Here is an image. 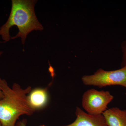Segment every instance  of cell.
Returning a JSON list of instances; mask_svg holds the SVG:
<instances>
[{"instance_id":"obj_1","label":"cell","mask_w":126,"mask_h":126,"mask_svg":"<svg viewBox=\"0 0 126 126\" xmlns=\"http://www.w3.org/2000/svg\"><path fill=\"white\" fill-rule=\"evenodd\" d=\"M36 1L12 0L11 11L6 23L0 28V35L6 42L11 39H21L24 44L27 35L34 30L44 28L38 20L34 11Z\"/></svg>"},{"instance_id":"obj_2","label":"cell","mask_w":126,"mask_h":126,"mask_svg":"<svg viewBox=\"0 0 126 126\" xmlns=\"http://www.w3.org/2000/svg\"><path fill=\"white\" fill-rule=\"evenodd\" d=\"M0 87L4 95L0 100L1 126H15L21 116H31L35 112L28 99V94L32 90L31 86L23 88L19 84L14 83L10 88L5 79L0 78Z\"/></svg>"},{"instance_id":"obj_3","label":"cell","mask_w":126,"mask_h":126,"mask_svg":"<svg viewBox=\"0 0 126 126\" xmlns=\"http://www.w3.org/2000/svg\"><path fill=\"white\" fill-rule=\"evenodd\" d=\"M84 85L102 88L118 85L126 88V65L112 71L98 69L94 74L84 75L82 78Z\"/></svg>"},{"instance_id":"obj_4","label":"cell","mask_w":126,"mask_h":126,"mask_svg":"<svg viewBox=\"0 0 126 126\" xmlns=\"http://www.w3.org/2000/svg\"><path fill=\"white\" fill-rule=\"evenodd\" d=\"M113 99V96L109 91L92 89L83 95L82 106L86 112L90 115H102Z\"/></svg>"},{"instance_id":"obj_5","label":"cell","mask_w":126,"mask_h":126,"mask_svg":"<svg viewBox=\"0 0 126 126\" xmlns=\"http://www.w3.org/2000/svg\"><path fill=\"white\" fill-rule=\"evenodd\" d=\"M75 120L67 125L61 126H108L103 115H90L77 107Z\"/></svg>"},{"instance_id":"obj_6","label":"cell","mask_w":126,"mask_h":126,"mask_svg":"<svg viewBox=\"0 0 126 126\" xmlns=\"http://www.w3.org/2000/svg\"><path fill=\"white\" fill-rule=\"evenodd\" d=\"M102 115L108 126H126V110L112 108L107 109Z\"/></svg>"},{"instance_id":"obj_7","label":"cell","mask_w":126,"mask_h":126,"mask_svg":"<svg viewBox=\"0 0 126 126\" xmlns=\"http://www.w3.org/2000/svg\"><path fill=\"white\" fill-rule=\"evenodd\" d=\"M28 99L30 105L35 111L43 108L48 101L47 89L37 88L31 90L28 94Z\"/></svg>"},{"instance_id":"obj_8","label":"cell","mask_w":126,"mask_h":126,"mask_svg":"<svg viewBox=\"0 0 126 126\" xmlns=\"http://www.w3.org/2000/svg\"><path fill=\"white\" fill-rule=\"evenodd\" d=\"M122 49L123 53V56L122 66L126 65V41H125L123 43L122 45Z\"/></svg>"},{"instance_id":"obj_9","label":"cell","mask_w":126,"mask_h":126,"mask_svg":"<svg viewBox=\"0 0 126 126\" xmlns=\"http://www.w3.org/2000/svg\"><path fill=\"white\" fill-rule=\"evenodd\" d=\"M27 120L26 119L18 121L16 123L15 126H27Z\"/></svg>"},{"instance_id":"obj_10","label":"cell","mask_w":126,"mask_h":126,"mask_svg":"<svg viewBox=\"0 0 126 126\" xmlns=\"http://www.w3.org/2000/svg\"><path fill=\"white\" fill-rule=\"evenodd\" d=\"M2 52H0V56L2 54ZM3 96H4V95H3V92H2V91L1 90L0 87V100L3 98Z\"/></svg>"},{"instance_id":"obj_11","label":"cell","mask_w":126,"mask_h":126,"mask_svg":"<svg viewBox=\"0 0 126 126\" xmlns=\"http://www.w3.org/2000/svg\"><path fill=\"white\" fill-rule=\"evenodd\" d=\"M0 126H1V124L0 122Z\"/></svg>"}]
</instances>
